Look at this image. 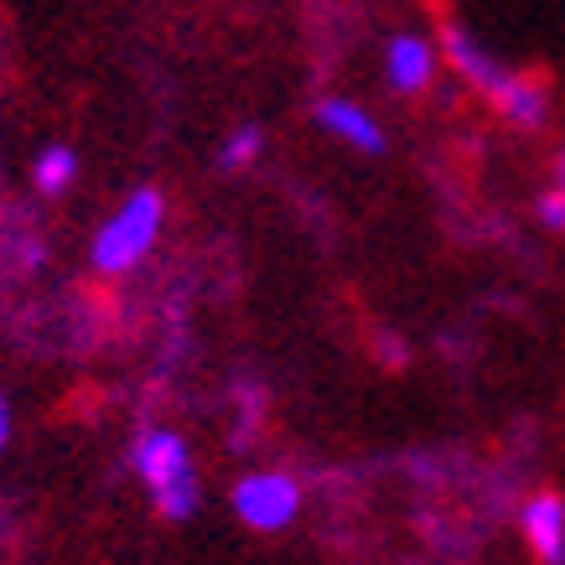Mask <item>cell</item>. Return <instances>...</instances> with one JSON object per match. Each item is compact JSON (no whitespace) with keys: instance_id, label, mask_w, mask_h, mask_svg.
I'll use <instances>...</instances> for the list:
<instances>
[{"instance_id":"8fae6325","label":"cell","mask_w":565,"mask_h":565,"mask_svg":"<svg viewBox=\"0 0 565 565\" xmlns=\"http://www.w3.org/2000/svg\"><path fill=\"white\" fill-rule=\"evenodd\" d=\"M6 436H11V411H6V399H0V446H6Z\"/></svg>"},{"instance_id":"8992f818","label":"cell","mask_w":565,"mask_h":565,"mask_svg":"<svg viewBox=\"0 0 565 565\" xmlns=\"http://www.w3.org/2000/svg\"><path fill=\"white\" fill-rule=\"evenodd\" d=\"M317 125H322L332 140H343V146H353V151L363 156H384V125L363 109L359 99H343V94H327V99H317Z\"/></svg>"},{"instance_id":"9c48e42d","label":"cell","mask_w":565,"mask_h":565,"mask_svg":"<svg viewBox=\"0 0 565 565\" xmlns=\"http://www.w3.org/2000/svg\"><path fill=\"white\" fill-rule=\"evenodd\" d=\"M259 151H265V130L259 125H234L218 146V167L223 172H244L249 161H259Z\"/></svg>"},{"instance_id":"3957f363","label":"cell","mask_w":565,"mask_h":565,"mask_svg":"<svg viewBox=\"0 0 565 565\" xmlns=\"http://www.w3.org/2000/svg\"><path fill=\"white\" fill-rule=\"evenodd\" d=\"M161 218H167L161 192L136 188L115 213H109V218H104L99 234H94V270H104V275L136 270L140 259L151 255L156 234H161Z\"/></svg>"},{"instance_id":"30bf717a","label":"cell","mask_w":565,"mask_h":565,"mask_svg":"<svg viewBox=\"0 0 565 565\" xmlns=\"http://www.w3.org/2000/svg\"><path fill=\"white\" fill-rule=\"evenodd\" d=\"M540 223L555 228V234H565V192L561 188H550L545 198H540Z\"/></svg>"},{"instance_id":"52a82bcc","label":"cell","mask_w":565,"mask_h":565,"mask_svg":"<svg viewBox=\"0 0 565 565\" xmlns=\"http://www.w3.org/2000/svg\"><path fill=\"white\" fill-rule=\"evenodd\" d=\"M519 530L530 540V550L545 565L565 561V498L561 493H534L524 509H519Z\"/></svg>"},{"instance_id":"6da1fadb","label":"cell","mask_w":565,"mask_h":565,"mask_svg":"<svg viewBox=\"0 0 565 565\" xmlns=\"http://www.w3.org/2000/svg\"><path fill=\"white\" fill-rule=\"evenodd\" d=\"M441 52H446V63H451V73H457L472 94H482V99L493 104L509 125H519V130H540V125L550 120V88L540 84L534 73H519V68H509L503 57H493L472 32L446 26Z\"/></svg>"},{"instance_id":"5b68a950","label":"cell","mask_w":565,"mask_h":565,"mask_svg":"<svg viewBox=\"0 0 565 565\" xmlns=\"http://www.w3.org/2000/svg\"><path fill=\"white\" fill-rule=\"evenodd\" d=\"M441 68V47L420 32H394L384 42V78L394 94H426Z\"/></svg>"},{"instance_id":"7a4b0ae2","label":"cell","mask_w":565,"mask_h":565,"mask_svg":"<svg viewBox=\"0 0 565 565\" xmlns=\"http://www.w3.org/2000/svg\"><path fill=\"white\" fill-rule=\"evenodd\" d=\"M136 472L140 482L151 488L156 509L167 519H192L198 514V472H192V457H188V441L177 430H140L136 436Z\"/></svg>"},{"instance_id":"277c9868","label":"cell","mask_w":565,"mask_h":565,"mask_svg":"<svg viewBox=\"0 0 565 565\" xmlns=\"http://www.w3.org/2000/svg\"><path fill=\"white\" fill-rule=\"evenodd\" d=\"M234 514L259 534L286 530L301 514V482L291 472H244L234 482Z\"/></svg>"},{"instance_id":"7c38bea8","label":"cell","mask_w":565,"mask_h":565,"mask_svg":"<svg viewBox=\"0 0 565 565\" xmlns=\"http://www.w3.org/2000/svg\"><path fill=\"white\" fill-rule=\"evenodd\" d=\"M555 188H561V192H565V151H561V156H555Z\"/></svg>"},{"instance_id":"ba28073f","label":"cell","mask_w":565,"mask_h":565,"mask_svg":"<svg viewBox=\"0 0 565 565\" xmlns=\"http://www.w3.org/2000/svg\"><path fill=\"white\" fill-rule=\"evenodd\" d=\"M73 177H78V156L68 146H47V151L36 156V192L57 198V192L73 188Z\"/></svg>"}]
</instances>
